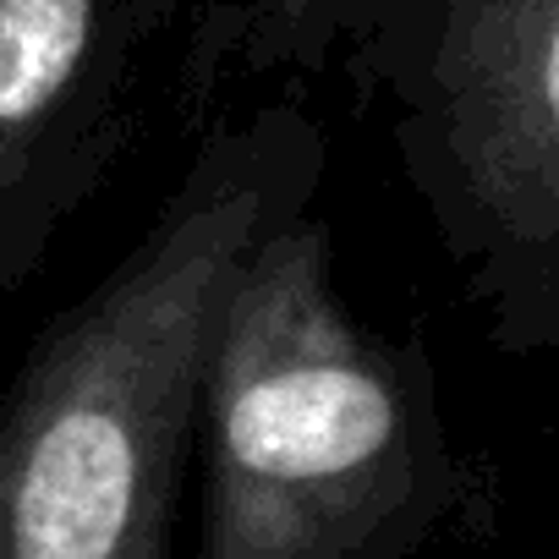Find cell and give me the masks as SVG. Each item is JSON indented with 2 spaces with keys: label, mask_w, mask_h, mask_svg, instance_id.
Here are the masks:
<instances>
[{
  "label": "cell",
  "mask_w": 559,
  "mask_h": 559,
  "mask_svg": "<svg viewBox=\"0 0 559 559\" xmlns=\"http://www.w3.org/2000/svg\"><path fill=\"white\" fill-rule=\"evenodd\" d=\"M324 165L297 99L209 121L138 241L0 395V559H170L230 280L313 209Z\"/></svg>",
  "instance_id": "6da1fadb"
},
{
  "label": "cell",
  "mask_w": 559,
  "mask_h": 559,
  "mask_svg": "<svg viewBox=\"0 0 559 559\" xmlns=\"http://www.w3.org/2000/svg\"><path fill=\"white\" fill-rule=\"evenodd\" d=\"M192 450V559H417L461 499L428 346L352 313L313 209L230 280Z\"/></svg>",
  "instance_id": "7a4b0ae2"
},
{
  "label": "cell",
  "mask_w": 559,
  "mask_h": 559,
  "mask_svg": "<svg viewBox=\"0 0 559 559\" xmlns=\"http://www.w3.org/2000/svg\"><path fill=\"white\" fill-rule=\"evenodd\" d=\"M493 346H559V0H379L341 50Z\"/></svg>",
  "instance_id": "3957f363"
},
{
  "label": "cell",
  "mask_w": 559,
  "mask_h": 559,
  "mask_svg": "<svg viewBox=\"0 0 559 559\" xmlns=\"http://www.w3.org/2000/svg\"><path fill=\"white\" fill-rule=\"evenodd\" d=\"M203 0H0V297L121 159L154 56Z\"/></svg>",
  "instance_id": "277c9868"
},
{
  "label": "cell",
  "mask_w": 559,
  "mask_h": 559,
  "mask_svg": "<svg viewBox=\"0 0 559 559\" xmlns=\"http://www.w3.org/2000/svg\"><path fill=\"white\" fill-rule=\"evenodd\" d=\"M379 0H203L181 45V99L203 110L225 83L319 78Z\"/></svg>",
  "instance_id": "5b68a950"
},
{
  "label": "cell",
  "mask_w": 559,
  "mask_h": 559,
  "mask_svg": "<svg viewBox=\"0 0 559 559\" xmlns=\"http://www.w3.org/2000/svg\"><path fill=\"white\" fill-rule=\"evenodd\" d=\"M0 302H7V297H0Z\"/></svg>",
  "instance_id": "8992f818"
}]
</instances>
